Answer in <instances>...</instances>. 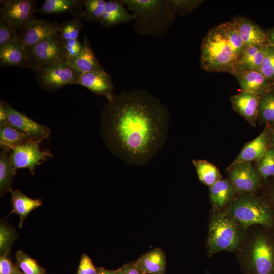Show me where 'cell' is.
<instances>
[{
    "label": "cell",
    "instance_id": "cell-22",
    "mask_svg": "<svg viewBox=\"0 0 274 274\" xmlns=\"http://www.w3.org/2000/svg\"><path fill=\"white\" fill-rule=\"evenodd\" d=\"M135 264L144 274H164L166 268L165 254L161 249L155 248L141 256Z\"/></svg>",
    "mask_w": 274,
    "mask_h": 274
},
{
    "label": "cell",
    "instance_id": "cell-35",
    "mask_svg": "<svg viewBox=\"0 0 274 274\" xmlns=\"http://www.w3.org/2000/svg\"><path fill=\"white\" fill-rule=\"evenodd\" d=\"M174 14L185 16L199 7L203 2L201 0H166Z\"/></svg>",
    "mask_w": 274,
    "mask_h": 274
},
{
    "label": "cell",
    "instance_id": "cell-46",
    "mask_svg": "<svg viewBox=\"0 0 274 274\" xmlns=\"http://www.w3.org/2000/svg\"><path fill=\"white\" fill-rule=\"evenodd\" d=\"M269 43L274 46V28L266 32Z\"/></svg>",
    "mask_w": 274,
    "mask_h": 274
},
{
    "label": "cell",
    "instance_id": "cell-40",
    "mask_svg": "<svg viewBox=\"0 0 274 274\" xmlns=\"http://www.w3.org/2000/svg\"><path fill=\"white\" fill-rule=\"evenodd\" d=\"M66 62L76 58L80 53L82 43L78 39H70L63 42Z\"/></svg>",
    "mask_w": 274,
    "mask_h": 274
},
{
    "label": "cell",
    "instance_id": "cell-31",
    "mask_svg": "<svg viewBox=\"0 0 274 274\" xmlns=\"http://www.w3.org/2000/svg\"><path fill=\"white\" fill-rule=\"evenodd\" d=\"M81 1L46 0L37 12L43 14L71 12L80 6Z\"/></svg>",
    "mask_w": 274,
    "mask_h": 274
},
{
    "label": "cell",
    "instance_id": "cell-3",
    "mask_svg": "<svg viewBox=\"0 0 274 274\" xmlns=\"http://www.w3.org/2000/svg\"><path fill=\"white\" fill-rule=\"evenodd\" d=\"M200 51L202 69L233 74L238 57L219 25L209 30L203 38Z\"/></svg>",
    "mask_w": 274,
    "mask_h": 274
},
{
    "label": "cell",
    "instance_id": "cell-13",
    "mask_svg": "<svg viewBox=\"0 0 274 274\" xmlns=\"http://www.w3.org/2000/svg\"><path fill=\"white\" fill-rule=\"evenodd\" d=\"M1 101L7 110V125L27 134L41 142L49 138L51 130L48 127L37 123L13 108L7 102L2 100Z\"/></svg>",
    "mask_w": 274,
    "mask_h": 274
},
{
    "label": "cell",
    "instance_id": "cell-23",
    "mask_svg": "<svg viewBox=\"0 0 274 274\" xmlns=\"http://www.w3.org/2000/svg\"><path fill=\"white\" fill-rule=\"evenodd\" d=\"M10 192L12 206L10 214L15 213L19 216V227L21 228L25 218L33 210L40 207L42 202L40 199L27 196L18 189H11Z\"/></svg>",
    "mask_w": 274,
    "mask_h": 274
},
{
    "label": "cell",
    "instance_id": "cell-7",
    "mask_svg": "<svg viewBox=\"0 0 274 274\" xmlns=\"http://www.w3.org/2000/svg\"><path fill=\"white\" fill-rule=\"evenodd\" d=\"M30 68L36 70L61 61H66L60 36L42 41L27 49Z\"/></svg>",
    "mask_w": 274,
    "mask_h": 274
},
{
    "label": "cell",
    "instance_id": "cell-34",
    "mask_svg": "<svg viewBox=\"0 0 274 274\" xmlns=\"http://www.w3.org/2000/svg\"><path fill=\"white\" fill-rule=\"evenodd\" d=\"M81 19V17L79 16L60 24L59 36L62 42L70 39H78L83 26Z\"/></svg>",
    "mask_w": 274,
    "mask_h": 274
},
{
    "label": "cell",
    "instance_id": "cell-11",
    "mask_svg": "<svg viewBox=\"0 0 274 274\" xmlns=\"http://www.w3.org/2000/svg\"><path fill=\"white\" fill-rule=\"evenodd\" d=\"M254 274H271L274 270V248L263 235L257 236L251 246L249 263Z\"/></svg>",
    "mask_w": 274,
    "mask_h": 274
},
{
    "label": "cell",
    "instance_id": "cell-30",
    "mask_svg": "<svg viewBox=\"0 0 274 274\" xmlns=\"http://www.w3.org/2000/svg\"><path fill=\"white\" fill-rule=\"evenodd\" d=\"M106 4L104 0L81 1L79 16L89 21H99L104 13Z\"/></svg>",
    "mask_w": 274,
    "mask_h": 274
},
{
    "label": "cell",
    "instance_id": "cell-16",
    "mask_svg": "<svg viewBox=\"0 0 274 274\" xmlns=\"http://www.w3.org/2000/svg\"><path fill=\"white\" fill-rule=\"evenodd\" d=\"M271 128L265 129L255 139L246 143L233 162L259 161L270 147Z\"/></svg>",
    "mask_w": 274,
    "mask_h": 274
},
{
    "label": "cell",
    "instance_id": "cell-36",
    "mask_svg": "<svg viewBox=\"0 0 274 274\" xmlns=\"http://www.w3.org/2000/svg\"><path fill=\"white\" fill-rule=\"evenodd\" d=\"M17 236L16 231L6 222L0 224V255L9 254L11 246Z\"/></svg>",
    "mask_w": 274,
    "mask_h": 274
},
{
    "label": "cell",
    "instance_id": "cell-19",
    "mask_svg": "<svg viewBox=\"0 0 274 274\" xmlns=\"http://www.w3.org/2000/svg\"><path fill=\"white\" fill-rule=\"evenodd\" d=\"M0 64L30 68L27 49L20 40L0 48Z\"/></svg>",
    "mask_w": 274,
    "mask_h": 274
},
{
    "label": "cell",
    "instance_id": "cell-43",
    "mask_svg": "<svg viewBox=\"0 0 274 274\" xmlns=\"http://www.w3.org/2000/svg\"><path fill=\"white\" fill-rule=\"evenodd\" d=\"M117 274H144L136 266L135 261L123 265L117 269Z\"/></svg>",
    "mask_w": 274,
    "mask_h": 274
},
{
    "label": "cell",
    "instance_id": "cell-49",
    "mask_svg": "<svg viewBox=\"0 0 274 274\" xmlns=\"http://www.w3.org/2000/svg\"><path fill=\"white\" fill-rule=\"evenodd\" d=\"M15 274H24V273L22 272H21L15 273Z\"/></svg>",
    "mask_w": 274,
    "mask_h": 274
},
{
    "label": "cell",
    "instance_id": "cell-15",
    "mask_svg": "<svg viewBox=\"0 0 274 274\" xmlns=\"http://www.w3.org/2000/svg\"><path fill=\"white\" fill-rule=\"evenodd\" d=\"M233 75L236 78L242 91L260 96L274 88L272 82L268 80L259 71L237 70Z\"/></svg>",
    "mask_w": 274,
    "mask_h": 274
},
{
    "label": "cell",
    "instance_id": "cell-12",
    "mask_svg": "<svg viewBox=\"0 0 274 274\" xmlns=\"http://www.w3.org/2000/svg\"><path fill=\"white\" fill-rule=\"evenodd\" d=\"M19 30L18 38L28 49L39 43L58 36L60 24L56 22L35 19Z\"/></svg>",
    "mask_w": 274,
    "mask_h": 274
},
{
    "label": "cell",
    "instance_id": "cell-42",
    "mask_svg": "<svg viewBox=\"0 0 274 274\" xmlns=\"http://www.w3.org/2000/svg\"><path fill=\"white\" fill-rule=\"evenodd\" d=\"M97 268L95 267L90 258L84 254L81 256L77 274H96Z\"/></svg>",
    "mask_w": 274,
    "mask_h": 274
},
{
    "label": "cell",
    "instance_id": "cell-39",
    "mask_svg": "<svg viewBox=\"0 0 274 274\" xmlns=\"http://www.w3.org/2000/svg\"><path fill=\"white\" fill-rule=\"evenodd\" d=\"M19 40L17 29L6 22L0 21V48Z\"/></svg>",
    "mask_w": 274,
    "mask_h": 274
},
{
    "label": "cell",
    "instance_id": "cell-6",
    "mask_svg": "<svg viewBox=\"0 0 274 274\" xmlns=\"http://www.w3.org/2000/svg\"><path fill=\"white\" fill-rule=\"evenodd\" d=\"M35 73L41 87L47 91H55L67 85L77 84L80 75L65 61L44 66Z\"/></svg>",
    "mask_w": 274,
    "mask_h": 274
},
{
    "label": "cell",
    "instance_id": "cell-9",
    "mask_svg": "<svg viewBox=\"0 0 274 274\" xmlns=\"http://www.w3.org/2000/svg\"><path fill=\"white\" fill-rule=\"evenodd\" d=\"M0 19L17 30L35 19V1L7 0L1 1Z\"/></svg>",
    "mask_w": 274,
    "mask_h": 274
},
{
    "label": "cell",
    "instance_id": "cell-8",
    "mask_svg": "<svg viewBox=\"0 0 274 274\" xmlns=\"http://www.w3.org/2000/svg\"><path fill=\"white\" fill-rule=\"evenodd\" d=\"M40 143L30 140L11 150V160L16 170L26 168L33 175L36 166L52 156L49 150L41 149Z\"/></svg>",
    "mask_w": 274,
    "mask_h": 274
},
{
    "label": "cell",
    "instance_id": "cell-28",
    "mask_svg": "<svg viewBox=\"0 0 274 274\" xmlns=\"http://www.w3.org/2000/svg\"><path fill=\"white\" fill-rule=\"evenodd\" d=\"M192 163L195 167L199 181L209 187L222 179L218 168L207 160L193 159Z\"/></svg>",
    "mask_w": 274,
    "mask_h": 274
},
{
    "label": "cell",
    "instance_id": "cell-45",
    "mask_svg": "<svg viewBox=\"0 0 274 274\" xmlns=\"http://www.w3.org/2000/svg\"><path fill=\"white\" fill-rule=\"evenodd\" d=\"M97 273L96 274H117V269L116 270H109L107 269L102 267H96Z\"/></svg>",
    "mask_w": 274,
    "mask_h": 274
},
{
    "label": "cell",
    "instance_id": "cell-1",
    "mask_svg": "<svg viewBox=\"0 0 274 274\" xmlns=\"http://www.w3.org/2000/svg\"><path fill=\"white\" fill-rule=\"evenodd\" d=\"M169 119L161 101L140 88L114 93L100 113L107 148L127 164L148 163L164 145Z\"/></svg>",
    "mask_w": 274,
    "mask_h": 274
},
{
    "label": "cell",
    "instance_id": "cell-27",
    "mask_svg": "<svg viewBox=\"0 0 274 274\" xmlns=\"http://www.w3.org/2000/svg\"><path fill=\"white\" fill-rule=\"evenodd\" d=\"M30 140L38 141L10 125L7 124L0 126V145L1 148L12 150Z\"/></svg>",
    "mask_w": 274,
    "mask_h": 274
},
{
    "label": "cell",
    "instance_id": "cell-44",
    "mask_svg": "<svg viewBox=\"0 0 274 274\" xmlns=\"http://www.w3.org/2000/svg\"><path fill=\"white\" fill-rule=\"evenodd\" d=\"M8 121V112L5 106L0 102V126L7 125Z\"/></svg>",
    "mask_w": 274,
    "mask_h": 274
},
{
    "label": "cell",
    "instance_id": "cell-20",
    "mask_svg": "<svg viewBox=\"0 0 274 274\" xmlns=\"http://www.w3.org/2000/svg\"><path fill=\"white\" fill-rule=\"evenodd\" d=\"M66 62L71 67L80 74L104 70L95 56L86 36L83 37L82 48L79 55Z\"/></svg>",
    "mask_w": 274,
    "mask_h": 274
},
{
    "label": "cell",
    "instance_id": "cell-41",
    "mask_svg": "<svg viewBox=\"0 0 274 274\" xmlns=\"http://www.w3.org/2000/svg\"><path fill=\"white\" fill-rule=\"evenodd\" d=\"M22 272L18 267L15 266L8 254H5L0 256V274H15Z\"/></svg>",
    "mask_w": 274,
    "mask_h": 274
},
{
    "label": "cell",
    "instance_id": "cell-48",
    "mask_svg": "<svg viewBox=\"0 0 274 274\" xmlns=\"http://www.w3.org/2000/svg\"><path fill=\"white\" fill-rule=\"evenodd\" d=\"M272 86H273V87H274V79H273V81H272Z\"/></svg>",
    "mask_w": 274,
    "mask_h": 274
},
{
    "label": "cell",
    "instance_id": "cell-24",
    "mask_svg": "<svg viewBox=\"0 0 274 274\" xmlns=\"http://www.w3.org/2000/svg\"><path fill=\"white\" fill-rule=\"evenodd\" d=\"M267 45L263 46L251 45L246 47L242 55L237 61L235 71L237 70L259 71L265 55Z\"/></svg>",
    "mask_w": 274,
    "mask_h": 274
},
{
    "label": "cell",
    "instance_id": "cell-37",
    "mask_svg": "<svg viewBox=\"0 0 274 274\" xmlns=\"http://www.w3.org/2000/svg\"><path fill=\"white\" fill-rule=\"evenodd\" d=\"M257 170L263 179L274 175V148L269 147L257 161Z\"/></svg>",
    "mask_w": 274,
    "mask_h": 274
},
{
    "label": "cell",
    "instance_id": "cell-26",
    "mask_svg": "<svg viewBox=\"0 0 274 274\" xmlns=\"http://www.w3.org/2000/svg\"><path fill=\"white\" fill-rule=\"evenodd\" d=\"M0 153V194L2 197L12 189L11 185L16 170L11 160V150L2 148Z\"/></svg>",
    "mask_w": 274,
    "mask_h": 274
},
{
    "label": "cell",
    "instance_id": "cell-32",
    "mask_svg": "<svg viewBox=\"0 0 274 274\" xmlns=\"http://www.w3.org/2000/svg\"><path fill=\"white\" fill-rule=\"evenodd\" d=\"M15 259L17 266L24 274H47L36 260L22 251L16 253Z\"/></svg>",
    "mask_w": 274,
    "mask_h": 274
},
{
    "label": "cell",
    "instance_id": "cell-29",
    "mask_svg": "<svg viewBox=\"0 0 274 274\" xmlns=\"http://www.w3.org/2000/svg\"><path fill=\"white\" fill-rule=\"evenodd\" d=\"M257 120L274 124V88L260 96Z\"/></svg>",
    "mask_w": 274,
    "mask_h": 274
},
{
    "label": "cell",
    "instance_id": "cell-25",
    "mask_svg": "<svg viewBox=\"0 0 274 274\" xmlns=\"http://www.w3.org/2000/svg\"><path fill=\"white\" fill-rule=\"evenodd\" d=\"M209 187L210 200L216 209L225 206L235 194V190L229 179H221Z\"/></svg>",
    "mask_w": 274,
    "mask_h": 274
},
{
    "label": "cell",
    "instance_id": "cell-18",
    "mask_svg": "<svg viewBox=\"0 0 274 274\" xmlns=\"http://www.w3.org/2000/svg\"><path fill=\"white\" fill-rule=\"evenodd\" d=\"M241 37L245 46H266L270 44L266 32L250 20L243 17H235L232 21Z\"/></svg>",
    "mask_w": 274,
    "mask_h": 274
},
{
    "label": "cell",
    "instance_id": "cell-4",
    "mask_svg": "<svg viewBox=\"0 0 274 274\" xmlns=\"http://www.w3.org/2000/svg\"><path fill=\"white\" fill-rule=\"evenodd\" d=\"M243 228L227 213H219L211 220L208 238L209 255L233 251L239 246Z\"/></svg>",
    "mask_w": 274,
    "mask_h": 274
},
{
    "label": "cell",
    "instance_id": "cell-38",
    "mask_svg": "<svg viewBox=\"0 0 274 274\" xmlns=\"http://www.w3.org/2000/svg\"><path fill=\"white\" fill-rule=\"evenodd\" d=\"M259 71L269 81L274 79V46H266L265 55Z\"/></svg>",
    "mask_w": 274,
    "mask_h": 274
},
{
    "label": "cell",
    "instance_id": "cell-2",
    "mask_svg": "<svg viewBox=\"0 0 274 274\" xmlns=\"http://www.w3.org/2000/svg\"><path fill=\"white\" fill-rule=\"evenodd\" d=\"M135 17L133 30L141 36L163 38L176 16L166 0H123Z\"/></svg>",
    "mask_w": 274,
    "mask_h": 274
},
{
    "label": "cell",
    "instance_id": "cell-14",
    "mask_svg": "<svg viewBox=\"0 0 274 274\" xmlns=\"http://www.w3.org/2000/svg\"><path fill=\"white\" fill-rule=\"evenodd\" d=\"M77 84L86 87L96 94L105 96L107 99L114 93L112 77L105 70L80 74Z\"/></svg>",
    "mask_w": 274,
    "mask_h": 274
},
{
    "label": "cell",
    "instance_id": "cell-10",
    "mask_svg": "<svg viewBox=\"0 0 274 274\" xmlns=\"http://www.w3.org/2000/svg\"><path fill=\"white\" fill-rule=\"evenodd\" d=\"M227 173L235 190L239 192H253L260 186L261 177L251 162H233Z\"/></svg>",
    "mask_w": 274,
    "mask_h": 274
},
{
    "label": "cell",
    "instance_id": "cell-47",
    "mask_svg": "<svg viewBox=\"0 0 274 274\" xmlns=\"http://www.w3.org/2000/svg\"><path fill=\"white\" fill-rule=\"evenodd\" d=\"M269 147L274 148V125L273 127L271 128V138Z\"/></svg>",
    "mask_w": 274,
    "mask_h": 274
},
{
    "label": "cell",
    "instance_id": "cell-17",
    "mask_svg": "<svg viewBox=\"0 0 274 274\" xmlns=\"http://www.w3.org/2000/svg\"><path fill=\"white\" fill-rule=\"evenodd\" d=\"M260 96L241 91L230 98L232 109L244 117L252 126L256 125L257 120Z\"/></svg>",
    "mask_w": 274,
    "mask_h": 274
},
{
    "label": "cell",
    "instance_id": "cell-33",
    "mask_svg": "<svg viewBox=\"0 0 274 274\" xmlns=\"http://www.w3.org/2000/svg\"><path fill=\"white\" fill-rule=\"evenodd\" d=\"M219 25L235 51L238 59L246 47L241 37L232 22H224Z\"/></svg>",
    "mask_w": 274,
    "mask_h": 274
},
{
    "label": "cell",
    "instance_id": "cell-21",
    "mask_svg": "<svg viewBox=\"0 0 274 274\" xmlns=\"http://www.w3.org/2000/svg\"><path fill=\"white\" fill-rule=\"evenodd\" d=\"M123 0H111L106 2L104 13L99 22L104 27H111L123 23H129L134 20L132 14L128 13Z\"/></svg>",
    "mask_w": 274,
    "mask_h": 274
},
{
    "label": "cell",
    "instance_id": "cell-5",
    "mask_svg": "<svg viewBox=\"0 0 274 274\" xmlns=\"http://www.w3.org/2000/svg\"><path fill=\"white\" fill-rule=\"evenodd\" d=\"M228 214L243 228L253 224L270 226L272 224L268 206L261 198L251 194L241 195L234 199Z\"/></svg>",
    "mask_w": 274,
    "mask_h": 274
}]
</instances>
